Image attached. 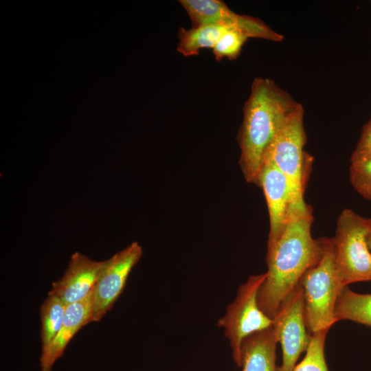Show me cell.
Here are the masks:
<instances>
[{
  "mask_svg": "<svg viewBox=\"0 0 371 371\" xmlns=\"http://www.w3.org/2000/svg\"><path fill=\"white\" fill-rule=\"evenodd\" d=\"M67 306L57 296L48 295L41 306V354L45 353L58 333Z\"/></svg>",
  "mask_w": 371,
  "mask_h": 371,
  "instance_id": "16",
  "label": "cell"
},
{
  "mask_svg": "<svg viewBox=\"0 0 371 371\" xmlns=\"http://www.w3.org/2000/svg\"><path fill=\"white\" fill-rule=\"evenodd\" d=\"M369 218L350 209L339 214L333 238L335 260L344 285L371 281V252L367 244Z\"/></svg>",
  "mask_w": 371,
  "mask_h": 371,
  "instance_id": "5",
  "label": "cell"
},
{
  "mask_svg": "<svg viewBox=\"0 0 371 371\" xmlns=\"http://www.w3.org/2000/svg\"><path fill=\"white\" fill-rule=\"evenodd\" d=\"M370 228L367 236V244L370 251L371 252V218H369Z\"/></svg>",
  "mask_w": 371,
  "mask_h": 371,
  "instance_id": "21",
  "label": "cell"
},
{
  "mask_svg": "<svg viewBox=\"0 0 371 371\" xmlns=\"http://www.w3.org/2000/svg\"><path fill=\"white\" fill-rule=\"evenodd\" d=\"M278 342L272 326L244 339L240 350L242 371H279L276 366Z\"/></svg>",
  "mask_w": 371,
  "mask_h": 371,
  "instance_id": "13",
  "label": "cell"
},
{
  "mask_svg": "<svg viewBox=\"0 0 371 371\" xmlns=\"http://www.w3.org/2000/svg\"><path fill=\"white\" fill-rule=\"evenodd\" d=\"M328 329L311 335L309 346L303 360L293 371H328L324 355V344Z\"/></svg>",
  "mask_w": 371,
  "mask_h": 371,
  "instance_id": "17",
  "label": "cell"
},
{
  "mask_svg": "<svg viewBox=\"0 0 371 371\" xmlns=\"http://www.w3.org/2000/svg\"><path fill=\"white\" fill-rule=\"evenodd\" d=\"M311 206L290 212L287 224L274 245L267 251V278L258 293L261 311L273 319L284 300L304 274L319 261L325 238L314 239Z\"/></svg>",
  "mask_w": 371,
  "mask_h": 371,
  "instance_id": "1",
  "label": "cell"
},
{
  "mask_svg": "<svg viewBox=\"0 0 371 371\" xmlns=\"http://www.w3.org/2000/svg\"><path fill=\"white\" fill-rule=\"evenodd\" d=\"M350 180L357 193L371 201V154L350 159Z\"/></svg>",
  "mask_w": 371,
  "mask_h": 371,
  "instance_id": "19",
  "label": "cell"
},
{
  "mask_svg": "<svg viewBox=\"0 0 371 371\" xmlns=\"http://www.w3.org/2000/svg\"><path fill=\"white\" fill-rule=\"evenodd\" d=\"M142 255V247L136 241L106 260L93 289L91 322H97L112 308L122 293L127 278Z\"/></svg>",
  "mask_w": 371,
  "mask_h": 371,
  "instance_id": "9",
  "label": "cell"
},
{
  "mask_svg": "<svg viewBox=\"0 0 371 371\" xmlns=\"http://www.w3.org/2000/svg\"><path fill=\"white\" fill-rule=\"evenodd\" d=\"M258 186L263 190L269 212V249L277 242L287 224L291 210L290 188L284 175L267 159L262 160Z\"/></svg>",
  "mask_w": 371,
  "mask_h": 371,
  "instance_id": "10",
  "label": "cell"
},
{
  "mask_svg": "<svg viewBox=\"0 0 371 371\" xmlns=\"http://www.w3.org/2000/svg\"><path fill=\"white\" fill-rule=\"evenodd\" d=\"M266 278L267 273L249 276L239 286L234 302L227 306L225 314L217 322V326L224 330L233 359L240 368L243 339L273 325V319L261 311L258 304V291Z\"/></svg>",
  "mask_w": 371,
  "mask_h": 371,
  "instance_id": "6",
  "label": "cell"
},
{
  "mask_svg": "<svg viewBox=\"0 0 371 371\" xmlns=\"http://www.w3.org/2000/svg\"><path fill=\"white\" fill-rule=\"evenodd\" d=\"M335 315L337 321L348 319L371 326V293H357L344 286L336 302Z\"/></svg>",
  "mask_w": 371,
  "mask_h": 371,
  "instance_id": "15",
  "label": "cell"
},
{
  "mask_svg": "<svg viewBox=\"0 0 371 371\" xmlns=\"http://www.w3.org/2000/svg\"><path fill=\"white\" fill-rule=\"evenodd\" d=\"M189 16L192 27L216 25L237 29L249 38L281 42L284 36L260 19L232 11L221 0H180Z\"/></svg>",
  "mask_w": 371,
  "mask_h": 371,
  "instance_id": "8",
  "label": "cell"
},
{
  "mask_svg": "<svg viewBox=\"0 0 371 371\" xmlns=\"http://www.w3.org/2000/svg\"><path fill=\"white\" fill-rule=\"evenodd\" d=\"M371 154V117L363 126L359 141L350 159H357Z\"/></svg>",
  "mask_w": 371,
  "mask_h": 371,
  "instance_id": "20",
  "label": "cell"
},
{
  "mask_svg": "<svg viewBox=\"0 0 371 371\" xmlns=\"http://www.w3.org/2000/svg\"><path fill=\"white\" fill-rule=\"evenodd\" d=\"M231 29L234 28L216 25H203L190 29L180 27L177 50L186 57L196 56L202 49H213L222 35Z\"/></svg>",
  "mask_w": 371,
  "mask_h": 371,
  "instance_id": "14",
  "label": "cell"
},
{
  "mask_svg": "<svg viewBox=\"0 0 371 371\" xmlns=\"http://www.w3.org/2000/svg\"><path fill=\"white\" fill-rule=\"evenodd\" d=\"M93 290L85 298L68 305L61 328L48 350L40 357L41 371H52L75 334L91 319Z\"/></svg>",
  "mask_w": 371,
  "mask_h": 371,
  "instance_id": "12",
  "label": "cell"
},
{
  "mask_svg": "<svg viewBox=\"0 0 371 371\" xmlns=\"http://www.w3.org/2000/svg\"><path fill=\"white\" fill-rule=\"evenodd\" d=\"M273 329L282 350L279 371H293L302 352L309 346L303 289L300 284L284 300L273 318Z\"/></svg>",
  "mask_w": 371,
  "mask_h": 371,
  "instance_id": "7",
  "label": "cell"
},
{
  "mask_svg": "<svg viewBox=\"0 0 371 371\" xmlns=\"http://www.w3.org/2000/svg\"><path fill=\"white\" fill-rule=\"evenodd\" d=\"M105 263L106 260L95 261L75 252L62 278L52 283L48 295L58 297L67 306L83 300L93 290Z\"/></svg>",
  "mask_w": 371,
  "mask_h": 371,
  "instance_id": "11",
  "label": "cell"
},
{
  "mask_svg": "<svg viewBox=\"0 0 371 371\" xmlns=\"http://www.w3.org/2000/svg\"><path fill=\"white\" fill-rule=\"evenodd\" d=\"M300 103L273 80L256 77L243 106L237 140L245 180L258 186L264 153L285 117Z\"/></svg>",
  "mask_w": 371,
  "mask_h": 371,
  "instance_id": "2",
  "label": "cell"
},
{
  "mask_svg": "<svg viewBox=\"0 0 371 371\" xmlns=\"http://www.w3.org/2000/svg\"><path fill=\"white\" fill-rule=\"evenodd\" d=\"M248 38L249 36L240 30H229L222 35L212 49L215 60L220 61L223 58L230 60L236 59Z\"/></svg>",
  "mask_w": 371,
  "mask_h": 371,
  "instance_id": "18",
  "label": "cell"
},
{
  "mask_svg": "<svg viewBox=\"0 0 371 371\" xmlns=\"http://www.w3.org/2000/svg\"><path fill=\"white\" fill-rule=\"evenodd\" d=\"M305 317L307 329L312 334L326 329L338 322L335 307L345 286L339 272L333 238H325L323 254L316 265L302 276Z\"/></svg>",
  "mask_w": 371,
  "mask_h": 371,
  "instance_id": "4",
  "label": "cell"
},
{
  "mask_svg": "<svg viewBox=\"0 0 371 371\" xmlns=\"http://www.w3.org/2000/svg\"><path fill=\"white\" fill-rule=\"evenodd\" d=\"M306 136L301 104L283 120L262 157L270 161L286 177L291 192V212L305 210V168L309 157L304 150Z\"/></svg>",
  "mask_w": 371,
  "mask_h": 371,
  "instance_id": "3",
  "label": "cell"
}]
</instances>
